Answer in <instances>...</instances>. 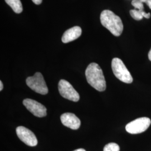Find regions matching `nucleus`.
<instances>
[{"label":"nucleus","mask_w":151,"mask_h":151,"mask_svg":"<svg viewBox=\"0 0 151 151\" xmlns=\"http://www.w3.org/2000/svg\"><path fill=\"white\" fill-rule=\"evenodd\" d=\"M85 75L87 82L99 91H104L106 89V81L103 70L99 65L91 63L87 67Z\"/></svg>","instance_id":"1"},{"label":"nucleus","mask_w":151,"mask_h":151,"mask_svg":"<svg viewBox=\"0 0 151 151\" xmlns=\"http://www.w3.org/2000/svg\"><path fill=\"white\" fill-rule=\"evenodd\" d=\"M100 21L103 27L106 28L113 35L119 37L123 30V24L120 17L113 11L105 10L101 13Z\"/></svg>","instance_id":"2"},{"label":"nucleus","mask_w":151,"mask_h":151,"mask_svg":"<svg viewBox=\"0 0 151 151\" xmlns=\"http://www.w3.org/2000/svg\"><path fill=\"white\" fill-rule=\"evenodd\" d=\"M111 68L114 75L119 80L126 83H131L133 77L123 61L118 58H114L111 62Z\"/></svg>","instance_id":"3"},{"label":"nucleus","mask_w":151,"mask_h":151,"mask_svg":"<svg viewBox=\"0 0 151 151\" xmlns=\"http://www.w3.org/2000/svg\"><path fill=\"white\" fill-rule=\"evenodd\" d=\"M26 83L27 86L38 93L46 95L48 92V88L43 76L40 72H36L33 76L27 77Z\"/></svg>","instance_id":"4"},{"label":"nucleus","mask_w":151,"mask_h":151,"mask_svg":"<svg viewBox=\"0 0 151 151\" xmlns=\"http://www.w3.org/2000/svg\"><path fill=\"white\" fill-rule=\"evenodd\" d=\"M151 124V120L150 118L147 117L139 118L127 124L125 127V129L130 134H139L145 132Z\"/></svg>","instance_id":"5"},{"label":"nucleus","mask_w":151,"mask_h":151,"mask_svg":"<svg viewBox=\"0 0 151 151\" xmlns=\"http://www.w3.org/2000/svg\"><path fill=\"white\" fill-rule=\"evenodd\" d=\"M58 90L60 95L66 99L77 102L80 100V95L70 82L65 80H60Z\"/></svg>","instance_id":"6"},{"label":"nucleus","mask_w":151,"mask_h":151,"mask_svg":"<svg viewBox=\"0 0 151 151\" xmlns=\"http://www.w3.org/2000/svg\"><path fill=\"white\" fill-rule=\"evenodd\" d=\"M24 105L27 110L37 117L42 118L47 115V109L40 103L30 99L23 101Z\"/></svg>","instance_id":"7"},{"label":"nucleus","mask_w":151,"mask_h":151,"mask_svg":"<svg viewBox=\"0 0 151 151\" xmlns=\"http://www.w3.org/2000/svg\"><path fill=\"white\" fill-rule=\"evenodd\" d=\"M16 131L19 139L27 145L31 147L37 145V138L30 130L24 127L20 126L16 128Z\"/></svg>","instance_id":"8"},{"label":"nucleus","mask_w":151,"mask_h":151,"mask_svg":"<svg viewBox=\"0 0 151 151\" xmlns=\"http://www.w3.org/2000/svg\"><path fill=\"white\" fill-rule=\"evenodd\" d=\"M60 120L65 126L72 129H78L81 125L80 120L74 114H63L60 116Z\"/></svg>","instance_id":"9"},{"label":"nucleus","mask_w":151,"mask_h":151,"mask_svg":"<svg viewBox=\"0 0 151 151\" xmlns=\"http://www.w3.org/2000/svg\"><path fill=\"white\" fill-rule=\"evenodd\" d=\"M82 34V29L79 27H74L67 30L63 34L62 41L64 43L72 42L79 38Z\"/></svg>","instance_id":"10"},{"label":"nucleus","mask_w":151,"mask_h":151,"mask_svg":"<svg viewBox=\"0 0 151 151\" xmlns=\"http://www.w3.org/2000/svg\"><path fill=\"white\" fill-rule=\"evenodd\" d=\"M130 14L131 16L135 20H140L143 17L149 19L151 16L150 13H146L144 10H139L137 9L131 10L130 11Z\"/></svg>","instance_id":"11"},{"label":"nucleus","mask_w":151,"mask_h":151,"mask_svg":"<svg viewBox=\"0 0 151 151\" xmlns=\"http://www.w3.org/2000/svg\"><path fill=\"white\" fill-rule=\"evenodd\" d=\"M5 2L16 14H20L22 11V6L20 0H5Z\"/></svg>","instance_id":"12"},{"label":"nucleus","mask_w":151,"mask_h":151,"mask_svg":"<svg viewBox=\"0 0 151 151\" xmlns=\"http://www.w3.org/2000/svg\"><path fill=\"white\" fill-rule=\"evenodd\" d=\"M104 151H120V147L115 143H110L104 147Z\"/></svg>","instance_id":"13"},{"label":"nucleus","mask_w":151,"mask_h":151,"mask_svg":"<svg viewBox=\"0 0 151 151\" xmlns=\"http://www.w3.org/2000/svg\"><path fill=\"white\" fill-rule=\"evenodd\" d=\"M132 5L133 6L135 9L139 10H144L143 3L139 0H133L132 2Z\"/></svg>","instance_id":"14"},{"label":"nucleus","mask_w":151,"mask_h":151,"mask_svg":"<svg viewBox=\"0 0 151 151\" xmlns=\"http://www.w3.org/2000/svg\"><path fill=\"white\" fill-rule=\"evenodd\" d=\"M43 0H32V2L36 5H40L42 2Z\"/></svg>","instance_id":"15"},{"label":"nucleus","mask_w":151,"mask_h":151,"mask_svg":"<svg viewBox=\"0 0 151 151\" xmlns=\"http://www.w3.org/2000/svg\"><path fill=\"white\" fill-rule=\"evenodd\" d=\"M146 4L148 6L150 9H151V0H147L146 2Z\"/></svg>","instance_id":"16"},{"label":"nucleus","mask_w":151,"mask_h":151,"mask_svg":"<svg viewBox=\"0 0 151 151\" xmlns=\"http://www.w3.org/2000/svg\"><path fill=\"white\" fill-rule=\"evenodd\" d=\"M3 89V83L2 81H0V91H2Z\"/></svg>","instance_id":"17"},{"label":"nucleus","mask_w":151,"mask_h":151,"mask_svg":"<svg viewBox=\"0 0 151 151\" xmlns=\"http://www.w3.org/2000/svg\"><path fill=\"white\" fill-rule=\"evenodd\" d=\"M148 58L151 61V49H150L149 53H148Z\"/></svg>","instance_id":"18"},{"label":"nucleus","mask_w":151,"mask_h":151,"mask_svg":"<svg viewBox=\"0 0 151 151\" xmlns=\"http://www.w3.org/2000/svg\"><path fill=\"white\" fill-rule=\"evenodd\" d=\"M73 151H86V150L83 149V148H80V149H77V150H76Z\"/></svg>","instance_id":"19"},{"label":"nucleus","mask_w":151,"mask_h":151,"mask_svg":"<svg viewBox=\"0 0 151 151\" xmlns=\"http://www.w3.org/2000/svg\"><path fill=\"white\" fill-rule=\"evenodd\" d=\"M140 1H141L142 2H143V3H146V1L147 0H139Z\"/></svg>","instance_id":"20"}]
</instances>
